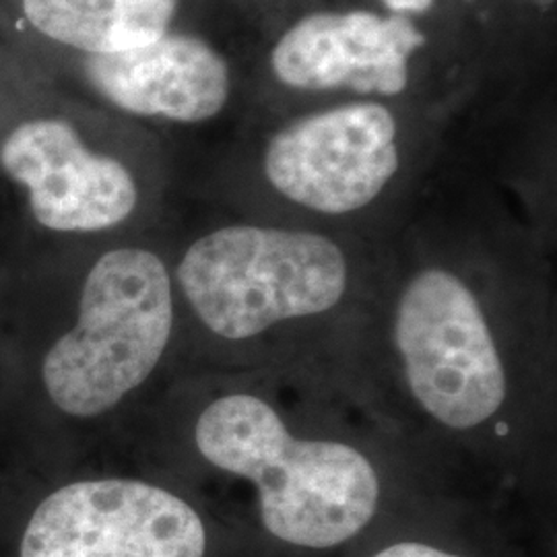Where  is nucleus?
Instances as JSON below:
<instances>
[{"label": "nucleus", "instance_id": "nucleus-4", "mask_svg": "<svg viewBox=\"0 0 557 557\" xmlns=\"http://www.w3.org/2000/svg\"><path fill=\"white\" fill-rule=\"evenodd\" d=\"M172 271L158 252H103L81 287L77 319L41 359V384L62 416L100 419L153 379L176 335Z\"/></svg>", "mask_w": 557, "mask_h": 557}, {"label": "nucleus", "instance_id": "nucleus-3", "mask_svg": "<svg viewBox=\"0 0 557 557\" xmlns=\"http://www.w3.org/2000/svg\"><path fill=\"white\" fill-rule=\"evenodd\" d=\"M172 281L209 347L211 374H324L372 278L317 230L230 223L190 242Z\"/></svg>", "mask_w": 557, "mask_h": 557}, {"label": "nucleus", "instance_id": "nucleus-2", "mask_svg": "<svg viewBox=\"0 0 557 557\" xmlns=\"http://www.w3.org/2000/svg\"><path fill=\"white\" fill-rule=\"evenodd\" d=\"M190 448L209 473L252 492L267 535L335 549L379 515L386 473L409 469L337 382L317 370L209 374Z\"/></svg>", "mask_w": 557, "mask_h": 557}, {"label": "nucleus", "instance_id": "nucleus-1", "mask_svg": "<svg viewBox=\"0 0 557 557\" xmlns=\"http://www.w3.org/2000/svg\"><path fill=\"white\" fill-rule=\"evenodd\" d=\"M554 337L537 277L425 260L370 281L326 372L409 469L504 475L552 465Z\"/></svg>", "mask_w": 557, "mask_h": 557}, {"label": "nucleus", "instance_id": "nucleus-7", "mask_svg": "<svg viewBox=\"0 0 557 557\" xmlns=\"http://www.w3.org/2000/svg\"><path fill=\"white\" fill-rule=\"evenodd\" d=\"M0 165L27 195L34 220L57 234H100L131 220L139 184L122 161L94 151L79 131L54 116L15 124Z\"/></svg>", "mask_w": 557, "mask_h": 557}, {"label": "nucleus", "instance_id": "nucleus-5", "mask_svg": "<svg viewBox=\"0 0 557 557\" xmlns=\"http://www.w3.org/2000/svg\"><path fill=\"white\" fill-rule=\"evenodd\" d=\"M207 554L209 531L197 506L147 479H77L0 524V557Z\"/></svg>", "mask_w": 557, "mask_h": 557}, {"label": "nucleus", "instance_id": "nucleus-12", "mask_svg": "<svg viewBox=\"0 0 557 557\" xmlns=\"http://www.w3.org/2000/svg\"><path fill=\"white\" fill-rule=\"evenodd\" d=\"M384 4L397 15H418L425 13L434 0H384Z\"/></svg>", "mask_w": 557, "mask_h": 557}, {"label": "nucleus", "instance_id": "nucleus-8", "mask_svg": "<svg viewBox=\"0 0 557 557\" xmlns=\"http://www.w3.org/2000/svg\"><path fill=\"white\" fill-rule=\"evenodd\" d=\"M423 44L407 15L314 13L281 36L271 66L283 85L296 89L397 96L409 83V60Z\"/></svg>", "mask_w": 557, "mask_h": 557}, {"label": "nucleus", "instance_id": "nucleus-10", "mask_svg": "<svg viewBox=\"0 0 557 557\" xmlns=\"http://www.w3.org/2000/svg\"><path fill=\"white\" fill-rule=\"evenodd\" d=\"M180 0H21V13L41 38L85 57L116 54L160 40Z\"/></svg>", "mask_w": 557, "mask_h": 557}, {"label": "nucleus", "instance_id": "nucleus-9", "mask_svg": "<svg viewBox=\"0 0 557 557\" xmlns=\"http://www.w3.org/2000/svg\"><path fill=\"white\" fill-rule=\"evenodd\" d=\"M89 87L122 112L197 124L230 100V66L199 36L168 32L160 40L116 54L83 59Z\"/></svg>", "mask_w": 557, "mask_h": 557}, {"label": "nucleus", "instance_id": "nucleus-6", "mask_svg": "<svg viewBox=\"0 0 557 557\" xmlns=\"http://www.w3.org/2000/svg\"><path fill=\"white\" fill-rule=\"evenodd\" d=\"M400 172L398 124L376 101L296 120L264 147L262 174L281 199L324 218L368 209Z\"/></svg>", "mask_w": 557, "mask_h": 557}, {"label": "nucleus", "instance_id": "nucleus-11", "mask_svg": "<svg viewBox=\"0 0 557 557\" xmlns=\"http://www.w3.org/2000/svg\"><path fill=\"white\" fill-rule=\"evenodd\" d=\"M372 557H465L450 549H442L438 545L425 541H397L379 549Z\"/></svg>", "mask_w": 557, "mask_h": 557}]
</instances>
